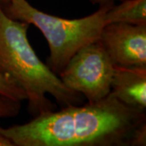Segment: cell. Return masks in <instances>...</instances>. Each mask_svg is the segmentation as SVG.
I'll list each match as a JSON object with an SVG mask.
<instances>
[{
    "mask_svg": "<svg viewBox=\"0 0 146 146\" xmlns=\"http://www.w3.org/2000/svg\"><path fill=\"white\" fill-rule=\"evenodd\" d=\"M14 146H145V112L111 93L94 103L72 105L23 124L0 126Z\"/></svg>",
    "mask_w": 146,
    "mask_h": 146,
    "instance_id": "cell-1",
    "label": "cell"
},
{
    "mask_svg": "<svg viewBox=\"0 0 146 146\" xmlns=\"http://www.w3.org/2000/svg\"><path fill=\"white\" fill-rule=\"evenodd\" d=\"M29 25L6 15L0 3V72L10 76L26 94L29 112L36 117L59 106L84 104V98L62 82L36 55L28 39Z\"/></svg>",
    "mask_w": 146,
    "mask_h": 146,
    "instance_id": "cell-2",
    "label": "cell"
},
{
    "mask_svg": "<svg viewBox=\"0 0 146 146\" xmlns=\"http://www.w3.org/2000/svg\"><path fill=\"white\" fill-rule=\"evenodd\" d=\"M113 4H102L93 14L78 19L50 15L36 9L27 0H9L1 5L10 18L33 25L42 32L50 49L47 66L58 76L80 48L98 41L106 25V14Z\"/></svg>",
    "mask_w": 146,
    "mask_h": 146,
    "instance_id": "cell-3",
    "label": "cell"
},
{
    "mask_svg": "<svg viewBox=\"0 0 146 146\" xmlns=\"http://www.w3.org/2000/svg\"><path fill=\"white\" fill-rule=\"evenodd\" d=\"M115 65L98 41L80 48L70 58L58 77L68 89L89 103L105 98L111 91Z\"/></svg>",
    "mask_w": 146,
    "mask_h": 146,
    "instance_id": "cell-4",
    "label": "cell"
},
{
    "mask_svg": "<svg viewBox=\"0 0 146 146\" xmlns=\"http://www.w3.org/2000/svg\"><path fill=\"white\" fill-rule=\"evenodd\" d=\"M98 42L115 66L146 67V25L106 24Z\"/></svg>",
    "mask_w": 146,
    "mask_h": 146,
    "instance_id": "cell-5",
    "label": "cell"
},
{
    "mask_svg": "<svg viewBox=\"0 0 146 146\" xmlns=\"http://www.w3.org/2000/svg\"><path fill=\"white\" fill-rule=\"evenodd\" d=\"M110 93L126 106L145 112L146 67L115 66Z\"/></svg>",
    "mask_w": 146,
    "mask_h": 146,
    "instance_id": "cell-6",
    "label": "cell"
},
{
    "mask_svg": "<svg viewBox=\"0 0 146 146\" xmlns=\"http://www.w3.org/2000/svg\"><path fill=\"white\" fill-rule=\"evenodd\" d=\"M106 25L125 23L146 25V0H122L121 3L110 7L106 14Z\"/></svg>",
    "mask_w": 146,
    "mask_h": 146,
    "instance_id": "cell-7",
    "label": "cell"
},
{
    "mask_svg": "<svg viewBox=\"0 0 146 146\" xmlns=\"http://www.w3.org/2000/svg\"><path fill=\"white\" fill-rule=\"evenodd\" d=\"M0 95L16 102L27 100L26 94L10 76L0 72Z\"/></svg>",
    "mask_w": 146,
    "mask_h": 146,
    "instance_id": "cell-8",
    "label": "cell"
},
{
    "mask_svg": "<svg viewBox=\"0 0 146 146\" xmlns=\"http://www.w3.org/2000/svg\"><path fill=\"white\" fill-rule=\"evenodd\" d=\"M21 102L0 95V119L14 118L21 112Z\"/></svg>",
    "mask_w": 146,
    "mask_h": 146,
    "instance_id": "cell-9",
    "label": "cell"
},
{
    "mask_svg": "<svg viewBox=\"0 0 146 146\" xmlns=\"http://www.w3.org/2000/svg\"><path fill=\"white\" fill-rule=\"evenodd\" d=\"M0 146H14L7 138L0 133Z\"/></svg>",
    "mask_w": 146,
    "mask_h": 146,
    "instance_id": "cell-10",
    "label": "cell"
},
{
    "mask_svg": "<svg viewBox=\"0 0 146 146\" xmlns=\"http://www.w3.org/2000/svg\"><path fill=\"white\" fill-rule=\"evenodd\" d=\"M90 3H92L93 4H104L107 3H114L115 1H122V0H89Z\"/></svg>",
    "mask_w": 146,
    "mask_h": 146,
    "instance_id": "cell-11",
    "label": "cell"
},
{
    "mask_svg": "<svg viewBox=\"0 0 146 146\" xmlns=\"http://www.w3.org/2000/svg\"><path fill=\"white\" fill-rule=\"evenodd\" d=\"M9 0H0V3L3 5V4H5L6 3H7Z\"/></svg>",
    "mask_w": 146,
    "mask_h": 146,
    "instance_id": "cell-12",
    "label": "cell"
}]
</instances>
